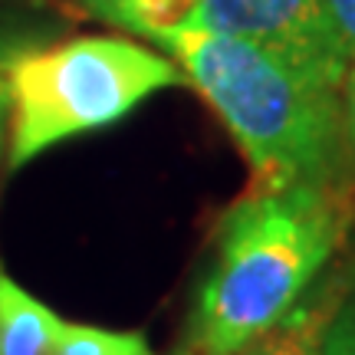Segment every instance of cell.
<instances>
[{
	"mask_svg": "<svg viewBox=\"0 0 355 355\" xmlns=\"http://www.w3.org/2000/svg\"><path fill=\"white\" fill-rule=\"evenodd\" d=\"M345 227L349 204L322 184L257 191L234 204L198 293L194 345L201 355H241L290 316Z\"/></svg>",
	"mask_w": 355,
	"mask_h": 355,
	"instance_id": "6da1fadb",
	"label": "cell"
},
{
	"mask_svg": "<svg viewBox=\"0 0 355 355\" xmlns=\"http://www.w3.org/2000/svg\"><path fill=\"white\" fill-rule=\"evenodd\" d=\"M224 119L254 168L260 191L329 188L349 162L332 89L293 73L266 50L204 30H168L155 40Z\"/></svg>",
	"mask_w": 355,
	"mask_h": 355,
	"instance_id": "7a4b0ae2",
	"label": "cell"
},
{
	"mask_svg": "<svg viewBox=\"0 0 355 355\" xmlns=\"http://www.w3.org/2000/svg\"><path fill=\"white\" fill-rule=\"evenodd\" d=\"M188 83L162 53L122 37H76L17 50L7 69L10 165L125 119L158 89Z\"/></svg>",
	"mask_w": 355,
	"mask_h": 355,
	"instance_id": "3957f363",
	"label": "cell"
},
{
	"mask_svg": "<svg viewBox=\"0 0 355 355\" xmlns=\"http://www.w3.org/2000/svg\"><path fill=\"white\" fill-rule=\"evenodd\" d=\"M178 30L224 33L254 43L293 73L332 92L352 63L322 0H198Z\"/></svg>",
	"mask_w": 355,
	"mask_h": 355,
	"instance_id": "277c9868",
	"label": "cell"
},
{
	"mask_svg": "<svg viewBox=\"0 0 355 355\" xmlns=\"http://www.w3.org/2000/svg\"><path fill=\"white\" fill-rule=\"evenodd\" d=\"M63 319L0 270V355H53Z\"/></svg>",
	"mask_w": 355,
	"mask_h": 355,
	"instance_id": "5b68a950",
	"label": "cell"
},
{
	"mask_svg": "<svg viewBox=\"0 0 355 355\" xmlns=\"http://www.w3.org/2000/svg\"><path fill=\"white\" fill-rule=\"evenodd\" d=\"M326 326L329 316L319 306H296L273 329L257 336L241 355H322Z\"/></svg>",
	"mask_w": 355,
	"mask_h": 355,
	"instance_id": "8992f818",
	"label": "cell"
},
{
	"mask_svg": "<svg viewBox=\"0 0 355 355\" xmlns=\"http://www.w3.org/2000/svg\"><path fill=\"white\" fill-rule=\"evenodd\" d=\"M53 355H158L139 332L96 329V326H76L66 322Z\"/></svg>",
	"mask_w": 355,
	"mask_h": 355,
	"instance_id": "52a82bcc",
	"label": "cell"
},
{
	"mask_svg": "<svg viewBox=\"0 0 355 355\" xmlns=\"http://www.w3.org/2000/svg\"><path fill=\"white\" fill-rule=\"evenodd\" d=\"M194 7L198 0H125V30L158 40L184 24Z\"/></svg>",
	"mask_w": 355,
	"mask_h": 355,
	"instance_id": "ba28073f",
	"label": "cell"
},
{
	"mask_svg": "<svg viewBox=\"0 0 355 355\" xmlns=\"http://www.w3.org/2000/svg\"><path fill=\"white\" fill-rule=\"evenodd\" d=\"M322 355H355V290L329 316L322 336Z\"/></svg>",
	"mask_w": 355,
	"mask_h": 355,
	"instance_id": "9c48e42d",
	"label": "cell"
},
{
	"mask_svg": "<svg viewBox=\"0 0 355 355\" xmlns=\"http://www.w3.org/2000/svg\"><path fill=\"white\" fill-rule=\"evenodd\" d=\"M336 102H339V119H343V139L349 148V158H355V60L343 73L336 86Z\"/></svg>",
	"mask_w": 355,
	"mask_h": 355,
	"instance_id": "30bf717a",
	"label": "cell"
},
{
	"mask_svg": "<svg viewBox=\"0 0 355 355\" xmlns=\"http://www.w3.org/2000/svg\"><path fill=\"white\" fill-rule=\"evenodd\" d=\"M322 3L343 50L349 53V60H355V0H322Z\"/></svg>",
	"mask_w": 355,
	"mask_h": 355,
	"instance_id": "8fae6325",
	"label": "cell"
},
{
	"mask_svg": "<svg viewBox=\"0 0 355 355\" xmlns=\"http://www.w3.org/2000/svg\"><path fill=\"white\" fill-rule=\"evenodd\" d=\"M79 3H83V10H89L96 20L125 26V0H79Z\"/></svg>",
	"mask_w": 355,
	"mask_h": 355,
	"instance_id": "7c38bea8",
	"label": "cell"
},
{
	"mask_svg": "<svg viewBox=\"0 0 355 355\" xmlns=\"http://www.w3.org/2000/svg\"><path fill=\"white\" fill-rule=\"evenodd\" d=\"M13 53L3 40H0V139H3V112H7V105H10V92H7V69H10V60Z\"/></svg>",
	"mask_w": 355,
	"mask_h": 355,
	"instance_id": "4fadbf2b",
	"label": "cell"
}]
</instances>
